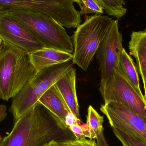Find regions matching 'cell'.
<instances>
[{
    "mask_svg": "<svg viewBox=\"0 0 146 146\" xmlns=\"http://www.w3.org/2000/svg\"><path fill=\"white\" fill-rule=\"evenodd\" d=\"M76 139L69 128L39 102L14 122L0 146H43L52 141Z\"/></svg>",
    "mask_w": 146,
    "mask_h": 146,
    "instance_id": "cell-1",
    "label": "cell"
},
{
    "mask_svg": "<svg viewBox=\"0 0 146 146\" xmlns=\"http://www.w3.org/2000/svg\"><path fill=\"white\" fill-rule=\"evenodd\" d=\"M30 54L3 41L0 46V98H13L36 74Z\"/></svg>",
    "mask_w": 146,
    "mask_h": 146,
    "instance_id": "cell-2",
    "label": "cell"
},
{
    "mask_svg": "<svg viewBox=\"0 0 146 146\" xmlns=\"http://www.w3.org/2000/svg\"><path fill=\"white\" fill-rule=\"evenodd\" d=\"M113 19L101 14L88 15L72 36L74 64L86 71L112 24Z\"/></svg>",
    "mask_w": 146,
    "mask_h": 146,
    "instance_id": "cell-3",
    "label": "cell"
},
{
    "mask_svg": "<svg viewBox=\"0 0 146 146\" xmlns=\"http://www.w3.org/2000/svg\"><path fill=\"white\" fill-rule=\"evenodd\" d=\"M6 13L28 29L46 48L73 54L72 38L64 27L53 18L29 10H16Z\"/></svg>",
    "mask_w": 146,
    "mask_h": 146,
    "instance_id": "cell-4",
    "label": "cell"
},
{
    "mask_svg": "<svg viewBox=\"0 0 146 146\" xmlns=\"http://www.w3.org/2000/svg\"><path fill=\"white\" fill-rule=\"evenodd\" d=\"M74 65L72 60L38 72L13 98L9 111L14 122L35 106L39 98L68 72Z\"/></svg>",
    "mask_w": 146,
    "mask_h": 146,
    "instance_id": "cell-5",
    "label": "cell"
},
{
    "mask_svg": "<svg viewBox=\"0 0 146 146\" xmlns=\"http://www.w3.org/2000/svg\"><path fill=\"white\" fill-rule=\"evenodd\" d=\"M122 35L119 31L118 20L112 24L97 51V57L101 74L100 91L102 94L112 72L117 66L123 49Z\"/></svg>",
    "mask_w": 146,
    "mask_h": 146,
    "instance_id": "cell-6",
    "label": "cell"
},
{
    "mask_svg": "<svg viewBox=\"0 0 146 146\" xmlns=\"http://www.w3.org/2000/svg\"><path fill=\"white\" fill-rule=\"evenodd\" d=\"M105 103L115 101L124 105L146 120V105L133 88L115 69L101 94Z\"/></svg>",
    "mask_w": 146,
    "mask_h": 146,
    "instance_id": "cell-7",
    "label": "cell"
},
{
    "mask_svg": "<svg viewBox=\"0 0 146 146\" xmlns=\"http://www.w3.org/2000/svg\"><path fill=\"white\" fill-rule=\"evenodd\" d=\"M100 111L112 128L127 131L146 142V120L124 105L110 101L102 105Z\"/></svg>",
    "mask_w": 146,
    "mask_h": 146,
    "instance_id": "cell-8",
    "label": "cell"
},
{
    "mask_svg": "<svg viewBox=\"0 0 146 146\" xmlns=\"http://www.w3.org/2000/svg\"><path fill=\"white\" fill-rule=\"evenodd\" d=\"M0 38L29 54L45 47L28 29L6 12H0Z\"/></svg>",
    "mask_w": 146,
    "mask_h": 146,
    "instance_id": "cell-9",
    "label": "cell"
},
{
    "mask_svg": "<svg viewBox=\"0 0 146 146\" xmlns=\"http://www.w3.org/2000/svg\"><path fill=\"white\" fill-rule=\"evenodd\" d=\"M54 85L64 99L70 112L74 116L78 123H82L79 112L76 92V70L73 67Z\"/></svg>",
    "mask_w": 146,
    "mask_h": 146,
    "instance_id": "cell-10",
    "label": "cell"
},
{
    "mask_svg": "<svg viewBox=\"0 0 146 146\" xmlns=\"http://www.w3.org/2000/svg\"><path fill=\"white\" fill-rule=\"evenodd\" d=\"M31 61L36 70L64 63L73 59V54L50 48H42L29 54Z\"/></svg>",
    "mask_w": 146,
    "mask_h": 146,
    "instance_id": "cell-11",
    "label": "cell"
},
{
    "mask_svg": "<svg viewBox=\"0 0 146 146\" xmlns=\"http://www.w3.org/2000/svg\"><path fill=\"white\" fill-rule=\"evenodd\" d=\"M38 102L45 106L66 125L65 119L66 116L70 113V110L54 85L51 86L39 98Z\"/></svg>",
    "mask_w": 146,
    "mask_h": 146,
    "instance_id": "cell-12",
    "label": "cell"
},
{
    "mask_svg": "<svg viewBox=\"0 0 146 146\" xmlns=\"http://www.w3.org/2000/svg\"><path fill=\"white\" fill-rule=\"evenodd\" d=\"M129 48L136 60L139 73L146 80V32H133Z\"/></svg>",
    "mask_w": 146,
    "mask_h": 146,
    "instance_id": "cell-13",
    "label": "cell"
},
{
    "mask_svg": "<svg viewBox=\"0 0 146 146\" xmlns=\"http://www.w3.org/2000/svg\"><path fill=\"white\" fill-rule=\"evenodd\" d=\"M116 70L133 88L136 92L144 100L141 90L139 74L133 60L123 48Z\"/></svg>",
    "mask_w": 146,
    "mask_h": 146,
    "instance_id": "cell-14",
    "label": "cell"
},
{
    "mask_svg": "<svg viewBox=\"0 0 146 146\" xmlns=\"http://www.w3.org/2000/svg\"><path fill=\"white\" fill-rule=\"evenodd\" d=\"M104 117L92 106H89L88 109L86 123L89 129L91 139H96L99 135L104 133Z\"/></svg>",
    "mask_w": 146,
    "mask_h": 146,
    "instance_id": "cell-15",
    "label": "cell"
},
{
    "mask_svg": "<svg viewBox=\"0 0 146 146\" xmlns=\"http://www.w3.org/2000/svg\"><path fill=\"white\" fill-rule=\"evenodd\" d=\"M101 5L106 13L117 19L126 15L127 9L124 0H97Z\"/></svg>",
    "mask_w": 146,
    "mask_h": 146,
    "instance_id": "cell-16",
    "label": "cell"
},
{
    "mask_svg": "<svg viewBox=\"0 0 146 146\" xmlns=\"http://www.w3.org/2000/svg\"><path fill=\"white\" fill-rule=\"evenodd\" d=\"M112 129L115 135L123 146H146L145 141L133 134L115 128Z\"/></svg>",
    "mask_w": 146,
    "mask_h": 146,
    "instance_id": "cell-17",
    "label": "cell"
},
{
    "mask_svg": "<svg viewBox=\"0 0 146 146\" xmlns=\"http://www.w3.org/2000/svg\"><path fill=\"white\" fill-rule=\"evenodd\" d=\"M79 5L81 15H86L89 14H101L104 13V9L97 0H72Z\"/></svg>",
    "mask_w": 146,
    "mask_h": 146,
    "instance_id": "cell-18",
    "label": "cell"
},
{
    "mask_svg": "<svg viewBox=\"0 0 146 146\" xmlns=\"http://www.w3.org/2000/svg\"><path fill=\"white\" fill-rule=\"evenodd\" d=\"M67 146H97L95 141L92 139H75L67 141Z\"/></svg>",
    "mask_w": 146,
    "mask_h": 146,
    "instance_id": "cell-19",
    "label": "cell"
},
{
    "mask_svg": "<svg viewBox=\"0 0 146 146\" xmlns=\"http://www.w3.org/2000/svg\"><path fill=\"white\" fill-rule=\"evenodd\" d=\"M69 129L76 139H82L86 138L80 123H76L72 125L69 127Z\"/></svg>",
    "mask_w": 146,
    "mask_h": 146,
    "instance_id": "cell-20",
    "label": "cell"
},
{
    "mask_svg": "<svg viewBox=\"0 0 146 146\" xmlns=\"http://www.w3.org/2000/svg\"><path fill=\"white\" fill-rule=\"evenodd\" d=\"M77 123H78V122L76 120V118L72 113L70 112L66 116V119H65V124H66V126L67 127L69 128L70 126Z\"/></svg>",
    "mask_w": 146,
    "mask_h": 146,
    "instance_id": "cell-21",
    "label": "cell"
},
{
    "mask_svg": "<svg viewBox=\"0 0 146 146\" xmlns=\"http://www.w3.org/2000/svg\"><path fill=\"white\" fill-rule=\"evenodd\" d=\"M96 139L97 140V146H110L105 138L104 133L99 135Z\"/></svg>",
    "mask_w": 146,
    "mask_h": 146,
    "instance_id": "cell-22",
    "label": "cell"
},
{
    "mask_svg": "<svg viewBox=\"0 0 146 146\" xmlns=\"http://www.w3.org/2000/svg\"><path fill=\"white\" fill-rule=\"evenodd\" d=\"M7 107L5 105H0V122L2 121L6 118L7 114Z\"/></svg>",
    "mask_w": 146,
    "mask_h": 146,
    "instance_id": "cell-23",
    "label": "cell"
},
{
    "mask_svg": "<svg viewBox=\"0 0 146 146\" xmlns=\"http://www.w3.org/2000/svg\"><path fill=\"white\" fill-rule=\"evenodd\" d=\"M43 146H67V141H52Z\"/></svg>",
    "mask_w": 146,
    "mask_h": 146,
    "instance_id": "cell-24",
    "label": "cell"
},
{
    "mask_svg": "<svg viewBox=\"0 0 146 146\" xmlns=\"http://www.w3.org/2000/svg\"><path fill=\"white\" fill-rule=\"evenodd\" d=\"M81 127L83 131L84 135L85 137H87V138H90V133H89V129H88V126L87 123L86 124H80Z\"/></svg>",
    "mask_w": 146,
    "mask_h": 146,
    "instance_id": "cell-25",
    "label": "cell"
},
{
    "mask_svg": "<svg viewBox=\"0 0 146 146\" xmlns=\"http://www.w3.org/2000/svg\"><path fill=\"white\" fill-rule=\"evenodd\" d=\"M141 77L142 78L143 84H144V90H145V95H144V101H145L146 105V80L144 77Z\"/></svg>",
    "mask_w": 146,
    "mask_h": 146,
    "instance_id": "cell-26",
    "label": "cell"
},
{
    "mask_svg": "<svg viewBox=\"0 0 146 146\" xmlns=\"http://www.w3.org/2000/svg\"><path fill=\"white\" fill-rule=\"evenodd\" d=\"M3 40H2L1 38H0V44H1V43L2 42Z\"/></svg>",
    "mask_w": 146,
    "mask_h": 146,
    "instance_id": "cell-27",
    "label": "cell"
},
{
    "mask_svg": "<svg viewBox=\"0 0 146 146\" xmlns=\"http://www.w3.org/2000/svg\"><path fill=\"white\" fill-rule=\"evenodd\" d=\"M145 31V32H146V28L145 29V31Z\"/></svg>",
    "mask_w": 146,
    "mask_h": 146,
    "instance_id": "cell-28",
    "label": "cell"
},
{
    "mask_svg": "<svg viewBox=\"0 0 146 146\" xmlns=\"http://www.w3.org/2000/svg\"><path fill=\"white\" fill-rule=\"evenodd\" d=\"M1 44H0V46H1Z\"/></svg>",
    "mask_w": 146,
    "mask_h": 146,
    "instance_id": "cell-29",
    "label": "cell"
},
{
    "mask_svg": "<svg viewBox=\"0 0 146 146\" xmlns=\"http://www.w3.org/2000/svg\"><path fill=\"white\" fill-rule=\"evenodd\" d=\"M0 140H1V139H0Z\"/></svg>",
    "mask_w": 146,
    "mask_h": 146,
    "instance_id": "cell-30",
    "label": "cell"
}]
</instances>
